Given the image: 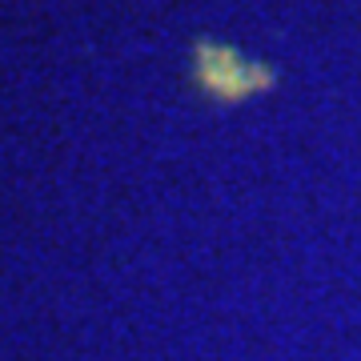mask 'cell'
Segmentation results:
<instances>
[{"label":"cell","instance_id":"obj_1","mask_svg":"<svg viewBox=\"0 0 361 361\" xmlns=\"http://www.w3.org/2000/svg\"><path fill=\"white\" fill-rule=\"evenodd\" d=\"M273 65L261 61H245L233 44H217V40H197L193 44V80L209 101L237 104L253 97V92L273 85Z\"/></svg>","mask_w":361,"mask_h":361}]
</instances>
